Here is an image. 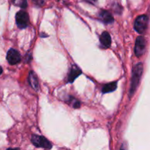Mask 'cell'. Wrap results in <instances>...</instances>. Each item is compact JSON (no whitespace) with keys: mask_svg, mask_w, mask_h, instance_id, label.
<instances>
[{"mask_svg":"<svg viewBox=\"0 0 150 150\" xmlns=\"http://www.w3.org/2000/svg\"><path fill=\"white\" fill-rule=\"evenodd\" d=\"M135 54L137 57H140L146 51V40L142 36L138 37L135 45Z\"/></svg>","mask_w":150,"mask_h":150,"instance_id":"obj_5","label":"cell"},{"mask_svg":"<svg viewBox=\"0 0 150 150\" xmlns=\"http://www.w3.org/2000/svg\"><path fill=\"white\" fill-rule=\"evenodd\" d=\"M32 143L34 146L38 148H44V149H51L52 145L43 136H38V135H33L32 136Z\"/></svg>","mask_w":150,"mask_h":150,"instance_id":"obj_4","label":"cell"},{"mask_svg":"<svg viewBox=\"0 0 150 150\" xmlns=\"http://www.w3.org/2000/svg\"><path fill=\"white\" fill-rule=\"evenodd\" d=\"M15 5L20 7L21 8H26L27 7V1L26 0H13Z\"/></svg>","mask_w":150,"mask_h":150,"instance_id":"obj_12","label":"cell"},{"mask_svg":"<svg viewBox=\"0 0 150 150\" xmlns=\"http://www.w3.org/2000/svg\"><path fill=\"white\" fill-rule=\"evenodd\" d=\"M100 17L101 20L105 23H111L114 21V18H113L112 15L106 10H103L101 13H100Z\"/></svg>","mask_w":150,"mask_h":150,"instance_id":"obj_10","label":"cell"},{"mask_svg":"<svg viewBox=\"0 0 150 150\" xmlns=\"http://www.w3.org/2000/svg\"><path fill=\"white\" fill-rule=\"evenodd\" d=\"M81 74V70L77 67V66H73L70 70V73H69V77H68V81L69 82H73V81L79 77L80 75Z\"/></svg>","mask_w":150,"mask_h":150,"instance_id":"obj_9","label":"cell"},{"mask_svg":"<svg viewBox=\"0 0 150 150\" xmlns=\"http://www.w3.org/2000/svg\"><path fill=\"white\" fill-rule=\"evenodd\" d=\"M7 60L10 64H16L20 62L21 55L18 51L16 49L11 48L7 54Z\"/></svg>","mask_w":150,"mask_h":150,"instance_id":"obj_6","label":"cell"},{"mask_svg":"<svg viewBox=\"0 0 150 150\" xmlns=\"http://www.w3.org/2000/svg\"><path fill=\"white\" fill-rule=\"evenodd\" d=\"M85 1H86L87 2H89V3H90V4H95V3L97 1V0H85Z\"/></svg>","mask_w":150,"mask_h":150,"instance_id":"obj_13","label":"cell"},{"mask_svg":"<svg viewBox=\"0 0 150 150\" xmlns=\"http://www.w3.org/2000/svg\"><path fill=\"white\" fill-rule=\"evenodd\" d=\"M1 73H2V68H1V67H0V75L1 74Z\"/></svg>","mask_w":150,"mask_h":150,"instance_id":"obj_14","label":"cell"},{"mask_svg":"<svg viewBox=\"0 0 150 150\" xmlns=\"http://www.w3.org/2000/svg\"><path fill=\"white\" fill-rule=\"evenodd\" d=\"M29 83L35 90H38L39 89V82L38 77L34 72H30L29 74Z\"/></svg>","mask_w":150,"mask_h":150,"instance_id":"obj_8","label":"cell"},{"mask_svg":"<svg viewBox=\"0 0 150 150\" xmlns=\"http://www.w3.org/2000/svg\"><path fill=\"white\" fill-rule=\"evenodd\" d=\"M117 82H111V83H107L104 85L102 89L103 93H109V92H114L117 89Z\"/></svg>","mask_w":150,"mask_h":150,"instance_id":"obj_11","label":"cell"},{"mask_svg":"<svg viewBox=\"0 0 150 150\" xmlns=\"http://www.w3.org/2000/svg\"><path fill=\"white\" fill-rule=\"evenodd\" d=\"M149 18L146 15H142L136 18L134 23V29L138 33L143 34L148 26Z\"/></svg>","mask_w":150,"mask_h":150,"instance_id":"obj_2","label":"cell"},{"mask_svg":"<svg viewBox=\"0 0 150 150\" xmlns=\"http://www.w3.org/2000/svg\"><path fill=\"white\" fill-rule=\"evenodd\" d=\"M16 21L18 27L20 29H25L29 24V18L28 13L23 10L18 12L16 16Z\"/></svg>","mask_w":150,"mask_h":150,"instance_id":"obj_3","label":"cell"},{"mask_svg":"<svg viewBox=\"0 0 150 150\" xmlns=\"http://www.w3.org/2000/svg\"><path fill=\"white\" fill-rule=\"evenodd\" d=\"M100 43L104 48H109L111 44V38L108 32H103L100 37Z\"/></svg>","mask_w":150,"mask_h":150,"instance_id":"obj_7","label":"cell"},{"mask_svg":"<svg viewBox=\"0 0 150 150\" xmlns=\"http://www.w3.org/2000/svg\"><path fill=\"white\" fill-rule=\"evenodd\" d=\"M144 67L142 63H139L134 67L133 70V76H132L131 79V84H130V92H129V95L130 98H131L134 95L135 92L139 86V83H140L141 78H142V73H143Z\"/></svg>","mask_w":150,"mask_h":150,"instance_id":"obj_1","label":"cell"}]
</instances>
